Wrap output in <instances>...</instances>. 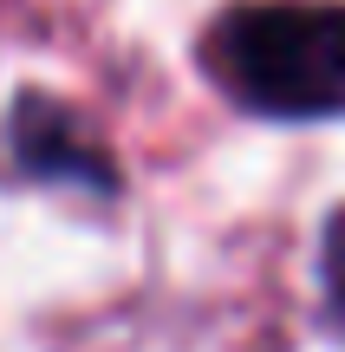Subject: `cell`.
Segmentation results:
<instances>
[{"label": "cell", "instance_id": "6da1fadb", "mask_svg": "<svg viewBox=\"0 0 345 352\" xmlns=\"http://www.w3.org/2000/svg\"><path fill=\"white\" fill-rule=\"evenodd\" d=\"M215 85L261 118H333L345 111V7L261 0L209 26L202 46Z\"/></svg>", "mask_w": 345, "mask_h": 352}, {"label": "cell", "instance_id": "7a4b0ae2", "mask_svg": "<svg viewBox=\"0 0 345 352\" xmlns=\"http://www.w3.org/2000/svg\"><path fill=\"white\" fill-rule=\"evenodd\" d=\"M13 151H20V164L39 170V176H85V183H98V189L111 183L104 157L72 131V118L52 111V104H39V98H26L20 118H13Z\"/></svg>", "mask_w": 345, "mask_h": 352}, {"label": "cell", "instance_id": "3957f363", "mask_svg": "<svg viewBox=\"0 0 345 352\" xmlns=\"http://www.w3.org/2000/svg\"><path fill=\"white\" fill-rule=\"evenodd\" d=\"M320 267H326V294H333V307H345V209L333 215V222H326Z\"/></svg>", "mask_w": 345, "mask_h": 352}]
</instances>
